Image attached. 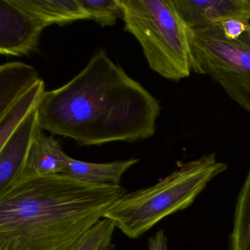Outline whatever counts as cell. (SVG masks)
<instances>
[{"instance_id": "52a82bcc", "label": "cell", "mask_w": 250, "mask_h": 250, "mask_svg": "<svg viewBox=\"0 0 250 250\" xmlns=\"http://www.w3.org/2000/svg\"><path fill=\"white\" fill-rule=\"evenodd\" d=\"M188 28L214 25L229 20L250 23V0H173Z\"/></svg>"}, {"instance_id": "7c38bea8", "label": "cell", "mask_w": 250, "mask_h": 250, "mask_svg": "<svg viewBox=\"0 0 250 250\" xmlns=\"http://www.w3.org/2000/svg\"><path fill=\"white\" fill-rule=\"evenodd\" d=\"M14 2L48 26L90 20L80 0H14Z\"/></svg>"}, {"instance_id": "5bb4252c", "label": "cell", "mask_w": 250, "mask_h": 250, "mask_svg": "<svg viewBox=\"0 0 250 250\" xmlns=\"http://www.w3.org/2000/svg\"><path fill=\"white\" fill-rule=\"evenodd\" d=\"M230 250H250V167L237 198Z\"/></svg>"}, {"instance_id": "5b68a950", "label": "cell", "mask_w": 250, "mask_h": 250, "mask_svg": "<svg viewBox=\"0 0 250 250\" xmlns=\"http://www.w3.org/2000/svg\"><path fill=\"white\" fill-rule=\"evenodd\" d=\"M191 68L208 76L250 114V25L237 38L225 36L219 24L188 28Z\"/></svg>"}, {"instance_id": "6da1fadb", "label": "cell", "mask_w": 250, "mask_h": 250, "mask_svg": "<svg viewBox=\"0 0 250 250\" xmlns=\"http://www.w3.org/2000/svg\"><path fill=\"white\" fill-rule=\"evenodd\" d=\"M160 112L157 99L104 49L69 83L45 92L38 106L42 130L82 146L150 138Z\"/></svg>"}, {"instance_id": "9a60e30c", "label": "cell", "mask_w": 250, "mask_h": 250, "mask_svg": "<svg viewBox=\"0 0 250 250\" xmlns=\"http://www.w3.org/2000/svg\"><path fill=\"white\" fill-rule=\"evenodd\" d=\"M115 229L113 221L103 218L88 231L75 250H113Z\"/></svg>"}, {"instance_id": "ba28073f", "label": "cell", "mask_w": 250, "mask_h": 250, "mask_svg": "<svg viewBox=\"0 0 250 250\" xmlns=\"http://www.w3.org/2000/svg\"><path fill=\"white\" fill-rule=\"evenodd\" d=\"M69 159L59 142L53 136L46 135L40 127L22 166L9 186L30 178L62 173Z\"/></svg>"}, {"instance_id": "7a4b0ae2", "label": "cell", "mask_w": 250, "mask_h": 250, "mask_svg": "<svg viewBox=\"0 0 250 250\" xmlns=\"http://www.w3.org/2000/svg\"><path fill=\"white\" fill-rule=\"evenodd\" d=\"M126 193L62 173L11 184L0 192V250H75Z\"/></svg>"}, {"instance_id": "8fae6325", "label": "cell", "mask_w": 250, "mask_h": 250, "mask_svg": "<svg viewBox=\"0 0 250 250\" xmlns=\"http://www.w3.org/2000/svg\"><path fill=\"white\" fill-rule=\"evenodd\" d=\"M139 162V159H130L109 163H91L70 157L62 174L88 184L120 185L124 173Z\"/></svg>"}, {"instance_id": "277c9868", "label": "cell", "mask_w": 250, "mask_h": 250, "mask_svg": "<svg viewBox=\"0 0 250 250\" xmlns=\"http://www.w3.org/2000/svg\"><path fill=\"white\" fill-rule=\"evenodd\" d=\"M124 30L141 45L149 67L167 80L189 77L191 68L188 27L173 0H120Z\"/></svg>"}, {"instance_id": "e0dca14e", "label": "cell", "mask_w": 250, "mask_h": 250, "mask_svg": "<svg viewBox=\"0 0 250 250\" xmlns=\"http://www.w3.org/2000/svg\"><path fill=\"white\" fill-rule=\"evenodd\" d=\"M148 250H168L167 238L163 229H159L149 238Z\"/></svg>"}, {"instance_id": "2e32d148", "label": "cell", "mask_w": 250, "mask_h": 250, "mask_svg": "<svg viewBox=\"0 0 250 250\" xmlns=\"http://www.w3.org/2000/svg\"><path fill=\"white\" fill-rule=\"evenodd\" d=\"M90 20H94L102 27L115 25L117 20L123 18L120 0H80Z\"/></svg>"}, {"instance_id": "3957f363", "label": "cell", "mask_w": 250, "mask_h": 250, "mask_svg": "<svg viewBox=\"0 0 250 250\" xmlns=\"http://www.w3.org/2000/svg\"><path fill=\"white\" fill-rule=\"evenodd\" d=\"M228 165L216 153L205 155L181 165L156 184L117 200L104 218L129 238H138L167 216L187 208Z\"/></svg>"}, {"instance_id": "30bf717a", "label": "cell", "mask_w": 250, "mask_h": 250, "mask_svg": "<svg viewBox=\"0 0 250 250\" xmlns=\"http://www.w3.org/2000/svg\"><path fill=\"white\" fill-rule=\"evenodd\" d=\"M36 70L21 62L0 66V117L40 80Z\"/></svg>"}, {"instance_id": "4fadbf2b", "label": "cell", "mask_w": 250, "mask_h": 250, "mask_svg": "<svg viewBox=\"0 0 250 250\" xmlns=\"http://www.w3.org/2000/svg\"><path fill=\"white\" fill-rule=\"evenodd\" d=\"M45 92L44 82L41 79L37 84L11 106L3 116L0 117V147L5 145L30 112L39 106Z\"/></svg>"}, {"instance_id": "8992f818", "label": "cell", "mask_w": 250, "mask_h": 250, "mask_svg": "<svg viewBox=\"0 0 250 250\" xmlns=\"http://www.w3.org/2000/svg\"><path fill=\"white\" fill-rule=\"evenodd\" d=\"M39 17L17 5L14 0H0V53L22 56L37 49L43 29Z\"/></svg>"}, {"instance_id": "9c48e42d", "label": "cell", "mask_w": 250, "mask_h": 250, "mask_svg": "<svg viewBox=\"0 0 250 250\" xmlns=\"http://www.w3.org/2000/svg\"><path fill=\"white\" fill-rule=\"evenodd\" d=\"M39 128L37 107L0 147V192L6 189L22 166Z\"/></svg>"}]
</instances>
